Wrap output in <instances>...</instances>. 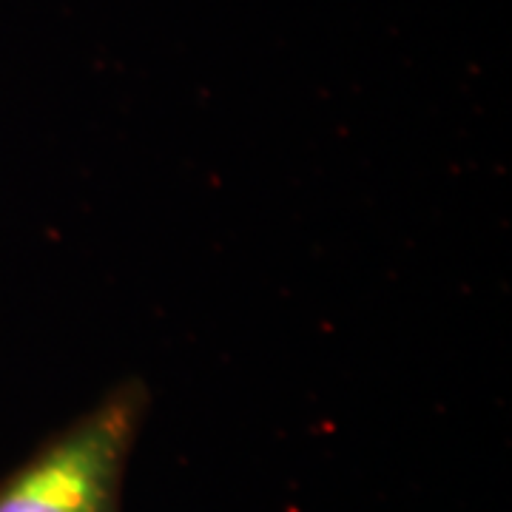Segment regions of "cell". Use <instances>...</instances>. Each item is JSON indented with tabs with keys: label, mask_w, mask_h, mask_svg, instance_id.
Listing matches in <instances>:
<instances>
[{
	"label": "cell",
	"mask_w": 512,
	"mask_h": 512,
	"mask_svg": "<svg viewBox=\"0 0 512 512\" xmlns=\"http://www.w3.org/2000/svg\"><path fill=\"white\" fill-rule=\"evenodd\" d=\"M146 396L114 390L0 481V512H120Z\"/></svg>",
	"instance_id": "6da1fadb"
}]
</instances>
